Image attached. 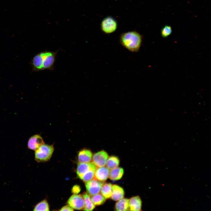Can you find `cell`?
Segmentation results:
<instances>
[{"label":"cell","mask_w":211,"mask_h":211,"mask_svg":"<svg viewBox=\"0 0 211 211\" xmlns=\"http://www.w3.org/2000/svg\"><path fill=\"white\" fill-rule=\"evenodd\" d=\"M142 38V36L138 32L130 31L122 34L120 42L123 46L130 51L136 52L140 48Z\"/></svg>","instance_id":"obj_1"},{"label":"cell","mask_w":211,"mask_h":211,"mask_svg":"<svg viewBox=\"0 0 211 211\" xmlns=\"http://www.w3.org/2000/svg\"><path fill=\"white\" fill-rule=\"evenodd\" d=\"M54 149L52 145L43 144L35 151V160L38 162L47 161L51 158Z\"/></svg>","instance_id":"obj_2"},{"label":"cell","mask_w":211,"mask_h":211,"mask_svg":"<svg viewBox=\"0 0 211 211\" xmlns=\"http://www.w3.org/2000/svg\"><path fill=\"white\" fill-rule=\"evenodd\" d=\"M59 50L55 52L47 51V50L42 52L43 58V69L54 70V64L56 56Z\"/></svg>","instance_id":"obj_3"},{"label":"cell","mask_w":211,"mask_h":211,"mask_svg":"<svg viewBox=\"0 0 211 211\" xmlns=\"http://www.w3.org/2000/svg\"><path fill=\"white\" fill-rule=\"evenodd\" d=\"M116 21L111 17L104 19L101 23V28L103 32L106 34H110L115 32L117 28Z\"/></svg>","instance_id":"obj_4"},{"label":"cell","mask_w":211,"mask_h":211,"mask_svg":"<svg viewBox=\"0 0 211 211\" xmlns=\"http://www.w3.org/2000/svg\"><path fill=\"white\" fill-rule=\"evenodd\" d=\"M85 183L87 193L90 196L99 193L104 183L103 182L99 181L94 178Z\"/></svg>","instance_id":"obj_5"},{"label":"cell","mask_w":211,"mask_h":211,"mask_svg":"<svg viewBox=\"0 0 211 211\" xmlns=\"http://www.w3.org/2000/svg\"><path fill=\"white\" fill-rule=\"evenodd\" d=\"M67 203L73 209L81 210L84 209V202L83 196L74 194L69 198Z\"/></svg>","instance_id":"obj_6"},{"label":"cell","mask_w":211,"mask_h":211,"mask_svg":"<svg viewBox=\"0 0 211 211\" xmlns=\"http://www.w3.org/2000/svg\"><path fill=\"white\" fill-rule=\"evenodd\" d=\"M108 157L107 153L103 150L94 154L92 158V162L97 167L104 166L106 164L107 160Z\"/></svg>","instance_id":"obj_7"},{"label":"cell","mask_w":211,"mask_h":211,"mask_svg":"<svg viewBox=\"0 0 211 211\" xmlns=\"http://www.w3.org/2000/svg\"><path fill=\"white\" fill-rule=\"evenodd\" d=\"M97 168V166L92 162L88 163L79 162L76 171L77 176L80 178L84 174L89 171L96 169Z\"/></svg>","instance_id":"obj_8"},{"label":"cell","mask_w":211,"mask_h":211,"mask_svg":"<svg viewBox=\"0 0 211 211\" xmlns=\"http://www.w3.org/2000/svg\"><path fill=\"white\" fill-rule=\"evenodd\" d=\"M44 144V142L42 137L39 135H35L29 139L28 147L30 149L35 151Z\"/></svg>","instance_id":"obj_9"},{"label":"cell","mask_w":211,"mask_h":211,"mask_svg":"<svg viewBox=\"0 0 211 211\" xmlns=\"http://www.w3.org/2000/svg\"><path fill=\"white\" fill-rule=\"evenodd\" d=\"M110 171V169L106 166L97 167L95 171L94 178L99 181L104 182L108 178Z\"/></svg>","instance_id":"obj_10"},{"label":"cell","mask_w":211,"mask_h":211,"mask_svg":"<svg viewBox=\"0 0 211 211\" xmlns=\"http://www.w3.org/2000/svg\"><path fill=\"white\" fill-rule=\"evenodd\" d=\"M33 70L35 71L43 70V58L41 52L36 55L30 62Z\"/></svg>","instance_id":"obj_11"},{"label":"cell","mask_w":211,"mask_h":211,"mask_svg":"<svg viewBox=\"0 0 211 211\" xmlns=\"http://www.w3.org/2000/svg\"><path fill=\"white\" fill-rule=\"evenodd\" d=\"M93 154L91 152L87 149H84L80 151L78 154L79 162L88 163L92 159Z\"/></svg>","instance_id":"obj_12"},{"label":"cell","mask_w":211,"mask_h":211,"mask_svg":"<svg viewBox=\"0 0 211 211\" xmlns=\"http://www.w3.org/2000/svg\"><path fill=\"white\" fill-rule=\"evenodd\" d=\"M124 192L123 188L116 185H113L112 186L111 199L115 201H118L124 198Z\"/></svg>","instance_id":"obj_13"},{"label":"cell","mask_w":211,"mask_h":211,"mask_svg":"<svg viewBox=\"0 0 211 211\" xmlns=\"http://www.w3.org/2000/svg\"><path fill=\"white\" fill-rule=\"evenodd\" d=\"M142 207V201L139 196L131 198L129 199V210L140 211Z\"/></svg>","instance_id":"obj_14"},{"label":"cell","mask_w":211,"mask_h":211,"mask_svg":"<svg viewBox=\"0 0 211 211\" xmlns=\"http://www.w3.org/2000/svg\"><path fill=\"white\" fill-rule=\"evenodd\" d=\"M123 173V169L120 167H117L110 170L108 177L112 180L117 181L121 178Z\"/></svg>","instance_id":"obj_15"},{"label":"cell","mask_w":211,"mask_h":211,"mask_svg":"<svg viewBox=\"0 0 211 211\" xmlns=\"http://www.w3.org/2000/svg\"><path fill=\"white\" fill-rule=\"evenodd\" d=\"M115 209L117 211L129 210V199L123 198L118 200L115 203Z\"/></svg>","instance_id":"obj_16"},{"label":"cell","mask_w":211,"mask_h":211,"mask_svg":"<svg viewBox=\"0 0 211 211\" xmlns=\"http://www.w3.org/2000/svg\"><path fill=\"white\" fill-rule=\"evenodd\" d=\"M83 196L84 202V210L86 211H91L93 210L95 208V205L92 202L90 195L87 193H84Z\"/></svg>","instance_id":"obj_17"},{"label":"cell","mask_w":211,"mask_h":211,"mask_svg":"<svg viewBox=\"0 0 211 211\" xmlns=\"http://www.w3.org/2000/svg\"><path fill=\"white\" fill-rule=\"evenodd\" d=\"M112 185L110 183H103L101 190V193L106 199L111 198Z\"/></svg>","instance_id":"obj_18"},{"label":"cell","mask_w":211,"mask_h":211,"mask_svg":"<svg viewBox=\"0 0 211 211\" xmlns=\"http://www.w3.org/2000/svg\"><path fill=\"white\" fill-rule=\"evenodd\" d=\"M118 158L115 156L108 157L107 160L106 166L109 169L111 170L118 167L119 164Z\"/></svg>","instance_id":"obj_19"},{"label":"cell","mask_w":211,"mask_h":211,"mask_svg":"<svg viewBox=\"0 0 211 211\" xmlns=\"http://www.w3.org/2000/svg\"><path fill=\"white\" fill-rule=\"evenodd\" d=\"M90 196L92 202L95 206L100 205L103 204L106 200V199L101 193Z\"/></svg>","instance_id":"obj_20"},{"label":"cell","mask_w":211,"mask_h":211,"mask_svg":"<svg viewBox=\"0 0 211 211\" xmlns=\"http://www.w3.org/2000/svg\"><path fill=\"white\" fill-rule=\"evenodd\" d=\"M34 211H49L48 204L46 200H44L37 204L34 208Z\"/></svg>","instance_id":"obj_21"},{"label":"cell","mask_w":211,"mask_h":211,"mask_svg":"<svg viewBox=\"0 0 211 211\" xmlns=\"http://www.w3.org/2000/svg\"><path fill=\"white\" fill-rule=\"evenodd\" d=\"M96 169H92L89 171L84 174L80 179L85 183L91 180L94 178Z\"/></svg>","instance_id":"obj_22"},{"label":"cell","mask_w":211,"mask_h":211,"mask_svg":"<svg viewBox=\"0 0 211 211\" xmlns=\"http://www.w3.org/2000/svg\"><path fill=\"white\" fill-rule=\"evenodd\" d=\"M172 32L171 27L169 25H166L162 28L161 31V36L163 38H166L170 35Z\"/></svg>","instance_id":"obj_23"},{"label":"cell","mask_w":211,"mask_h":211,"mask_svg":"<svg viewBox=\"0 0 211 211\" xmlns=\"http://www.w3.org/2000/svg\"><path fill=\"white\" fill-rule=\"evenodd\" d=\"M81 190L80 186L77 185L74 186L72 189V192L74 194H77Z\"/></svg>","instance_id":"obj_24"},{"label":"cell","mask_w":211,"mask_h":211,"mask_svg":"<svg viewBox=\"0 0 211 211\" xmlns=\"http://www.w3.org/2000/svg\"><path fill=\"white\" fill-rule=\"evenodd\" d=\"M73 209L69 205H66L63 207L59 210L60 211H73Z\"/></svg>","instance_id":"obj_25"}]
</instances>
